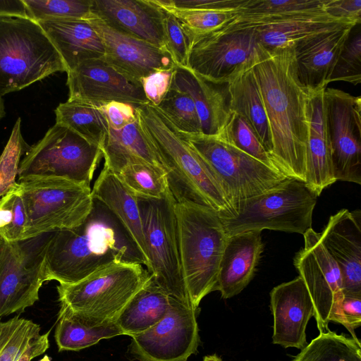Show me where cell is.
<instances>
[{
  "label": "cell",
  "instance_id": "cell-45",
  "mask_svg": "<svg viewBox=\"0 0 361 361\" xmlns=\"http://www.w3.org/2000/svg\"><path fill=\"white\" fill-rule=\"evenodd\" d=\"M163 11L166 49L176 66L187 67L191 39L179 20L171 13Z\"/></svg>",
  "mask_w": 361,
  "mask_h": 361
},
{
  "label": "cell",
  "instance_id": "cell-29",
  "mask_svg": "<svg viewBox=\"0 0 361 361\" xmlns=\"http://www.w3.org/2000/svg\"><path fill=\"white\" fill-rule=\"evenodd\" d=\"M227 90L230 111L247 122L270 156L272 151L271 132L252 67L233 76L227 82Z\"/></svg>",
  "mask_w": 361,
  "mask_h": 361
},
{
  "label": "cell",
  "instance_id": "cell-35",
  "mask_svg": "<svg viewBox=\"0 0 361 361\" xmlns=\"http://www.w3.org/2000/svg\"><path fill=\"white\" fill-rule=\"evenodd\" d=\"M291 361H361L360 342L328 329L320 332Z\"/></svg>",
  "mask_w": 361,
  "mask_h": 361
},
{
  "label": "cell",
  "instance_id": "cell-9",
  "mask_svg": "<svg viewBox=\"0 0 361 361\" xmlns=\"http://www.w3.org/2000/svg\"><path fill=\"white\" fill-rule=\"evenodd\" d=\"M151 274L137 263L114 262L73 284L56 289L61 306L101 320L116 321Z\"/></svg>",
  "mask_w": 361,
  "mask_h": 361
},
{
  "label": "cell",
  "instance_id": "cell-23",
  "mask_svg": "<svg viewBox=\"0 0 361 361\" xmlns=\"http://www.w3.org/2000/svg\"><path fill=\"white\" fill-rule=\"evenodd\" d=\"M264 246L261 231H250L228 238L220 262L216 290L228 299L239 294L250 282Z\"/></svg>",
  "mask_w": 361,
  "mask_h": 361
},
{
  "label": "cell",
  "instance_id": "cell-43",
  "mask_svg": "<svg viewBox=\"0 0 361 361\" xmlns=\"http://www.w3.org/2000/svg\"><path fill=\"white\" fill-rule=\"evenodd\" d=\"M21 120L16 121L10 137L0 156V197L13 190L17 185L20 158L30 148L25 142L20 130Z\"/></svg>",
  "mask_w": 361,
  "mask_h": 361
},
{
  "label": "cell",
  "instance_id": "cell-30",
  "mask_svg": "<svg viewBox=\"0 0 361 361\" xmlns=\"http://www.w3.org/2000/svg\"><path fill=\"white\" fill-rule=\"evenodd\" d=\"M102 151L104 159V166L115 173L127 163L135 161L164 169L153 144L143 132L138 118L119 130L109 126L107 137Z\"/></svg>",
  "mask_w": 361,
  "mask_h": 361
},
{
  "label": "cell",
  "instance_id": "cell-39",
  "mask_svg": "<svg viewBox=\"0 0 361 361\" xmlns=\"http://www.w3.org/2000/svg\"><path fill=\"white\" fill-rule=\"evenodd\" d=\"M34 21L82 19L92 14V0H23Z\"/></svg>",
  "mask_w": 361,
  "mask_h": 361
},
{
  "label": "cell",
  "instance_id": "cell-8",
  "mask_svg": "<svg viewBox=\"0 0 361 361\" xmlns=\"http://www.w3.org/2000/svg\"><path fill=\"white\" fill-rule=\"evenodd\" d=\"M27 228L24 240L81 225L90 214L94 199L90 185L62 178L18 181Z\"/></svg>",
  "mask_w": 361,
  "mask_h": 361
},
{
  "label": "cell",
  "instance_id": "cell-31",
  "mask_svg": "<svg viewBox=\"0 0 361 361\" xmlns=\"http://www.w3.org/2000/svg\"><path fill=\"white\" fill-rule=\"evenodd\" d=\"M54 338L59 351H79L108 339L123 335L114 320H101L61 306Z\"/></svg>",
  "mask_w": 361,
  "mask_h": 361
},
{
  "label": "cell",
  "instance_id": "cell-46",
  "mask_svg": "<svg viewBox=\"0 0 361 361\" xmlns=\"http://www.w3.org/2000/svg\"><path fill=\"white\" fill-rule=\"evenodd\" d=\"M175 68L156 71L140 80L149 103L160 104L171 88Z\"/></svg>",
  "mask_w": 361,
  "mask_h": 361
},
{
  "label": "cell",
  "instance_id": "cell-3",
  "mask_svg": "<svg viewBox=\"0 0 361 361\" xmlns=\"http://www.w3.org/2000/svg\"><path fill=\"white\" fill-rule=\"evenodd\" d=\"M135 111L161 159L176 202L209 207L221 218L231 216L232 210L220 185L167 116L150 103L135 106Z\"/></svg>",
  "mask_w": 361,
  "mask_h": 361
},
{
  "label": "cell",
  "instance_id": "cell-32",
  "mask_svg": "<svg viewBox=\"0 0 361 361\" xmlns=\"http://www.w3.org/2000/svg\"><path fill=\"white\" fill-rule=\"evenodd\" d=\"M172 296L151 278L130 299L118 315L116 322L123 335L130 337L144 333L168 312Z\"/></svg>",
  "mask_w": 361,
  "mask_h": 361
},
{
  "label": "cell",
  "instance_id": "cell-2",
  "mask_svg": "<svg viewBox=\"0 0 361 361\" xmlns=\"http://www.w3.org/2000/svg\"><path fill=\"white\" fill-rule=\"evenodd\" d=\"M114 262L147 265L124 226L97 200L81 225L50 234L45 253L47 281L73 284Z\"/></svg>",
  "mask_w": 361,
  "mask_h": 361
},
{
  "label": "cell",
  "instance_id": "cell-7",
  "mask_svg": "<svg viewBox=\"0 0 361 361\" xmlns=\"http://www.w3.org/2000/svg\"><path fill=\"white\" fill-rule=\"evenodd\" d=\"M180 133L220 185L233 214L240 202L272 190L289 178L219 135Z\"/></svg>",
  "mask_w": 361,
  "mask_h": 361
},
{
  "label": "cell",
  "instance_id": "cell-34",
  "mask_svg": "<svg viewBox=\"0 0 361 361\" xmlns=\"http://www.w3.org/2000/svg\"><path fill=\"white\" fill-rule=\"evenodd\" d=\"M56 123L73 130L101 149L109 132L107 120L100 106L92 103L67 100L55 109Z\"/></svg>",
  "mask_w": 361,
  "mask_h": 361
},
{
  "label": "cell",
  "instance_id": "cell-19",
  "mask_svg": "<svg viewBox=\"0 0 361 361\" xmlns=\"http://www.w3.org/2000/svg\"><path fill=\"white\" fill-rule=\"evenodd\" d=\"M321 241L339 267L343 297L361 298V212L343 209L330 216Z\"/></svg>",
  "mask_w": 361,
  "mask_h": 361
},
{
  "label": "cell",
  "instance_id": "cell-27",
  "mask_svg": "<svg viewBox=\"0 0 361 361\" xmlns=\"http://www.w3.org/2000/svg\"><path fill=\"white\" fill-rule=\"evenodd\" d=\"M92 196L104 204L119 220L144 257L149 271L150 268L137 197L121 181L117 175L104 166L94 181Z\"/></svg>",
  "mask_w": 361,
  "mask_h": 361
},
{
  "label": "cell",
  "instance_id": "cell-33",
  "mask_svg": "<svg viewBox=\"0 0 361 361\" xmlns=\"http://www.w3.org/2000/svg\"><path fill=\"white\" fill-rule=\"evenodd\" d=\"M324 0H245L224 27L256 28L290 16L323 10Z\"/></svg>",
  "mask_w": 361,
  "mask_h": 361
},
{
  "label": "cell",
  "instance_id": "cell-28",
  "mask_svg": "<svg viewBox=\"0 0 361 361\" xmlns=\"http://www.w3.org/2000/svg\"><path fill=\"white\" fill-rule=\"evenodd\" d=\"M348 24L357 25L317 10L290 16L255 30L262 45L274 50L293 47L310 36Z\"/></svg>",
  "mask_w": 361,
  "mask_h": 361
},
{
  "label": "cell",
  "instance_id": "cell-40",
  "mask_svg": "<svg viewBox=\"0 0 361 361\" xmlns=\"http://www.w3.org/2000/svg\"><path fill=\"white\" fill-rule=\"evenodd\" d=\"M39 331V324L18 316L5 322L0 319V361H16Z\"/></svg>",
  "mask_w": 361,
  "mask_h": 361
},
{
  "label": "cell",
  "instance_id": "cell-6",
  "mask_svg": "<svg viewBox=\"0 0 361 361\" xmlns=\"http://www.w3.org/2000/svg\"><path fill=\"white\" fill-rule=\"evenodd\" d=\"M317 196L304 182L287 178L278 186L240 202L221 221L228 237L264 229L304 234L312 228Z\"/></svg>",
  "mask_w": 361,
  "mask_h": 361
},
{
  "label": "cell",
  "instance_id": "cell-22",
  "mask_svg": "<svg viewBox=\"0 0 361 361\" xmlns=\"http://www.w3.org/2000/svg\"><path fill=\"white\" fill-rule=\"evenodd\" d=\"M92 11L112 29L166 50L164 11L152 0H92Z\"/></svg>",
  "mask_w": 361,
  "mask_h": 361
},
{
  "label": "cell",
  "instance_id": "cell-50",
  "mask_svg": "<svg viewBox=\"0 0 361 361\" xmlns=\"http://www.w3.org/2000/svg\"><path fill=\"white\" fill-rule=\"evenodd\" d=\"M342 312L345 322V327L353 339L359 341L355 329L361 325V298L343 297Z\"/></svg>",
  "mask_w": 361,
  "mask_h": 361
},
{
  "label": "cell",
  "instance_id": "cell-36",
  "mask_svg": "<svg viewBox=\"0 0 361 361\" xmlns=\"http://www.w3.org/2000/svg\"><path fill=\"white\" fill-rule=\"evenodd\" d=\"M116 174L137 197L159 199L169 188L166 171L146 162H128Z\"/></svg>",
  "mask_w": 361,
  "mask_h": 361
},
{
  "label": "cell",
  "instance_id": "cell-42",
  "mask_svg": "<svg viewBox=\"0 0 361 361\" xmlns=\"http://www.w3.org/2000/svg\"><path fill=\"white\" fill-rule=\"evenodd\" d=\"M154 4L173 14L190 39L193 36L206 34L221 27L236 13L219 10L178 9Z\"/></svg>",
  "mask_w": 361,
  "mask_h": 361
},
{
  "label": "cell",
  "instance_id": "cell-12",
  "mask_svg": "<svg viewBox=\"0 0 361 361\" xmlns=\"http://www.w3.org/2000/svg\"><path fill=\"white\" fill-rule=\"evenodd\" d=\"M187 68L216 84L227 82L264 54L255 28L221 27L191 37Z\"/></svg>",
  "mask_w": 361,
  "mask_h": 361
},
{
  "label": "cell",
  "instance_id": "cell-54",
  "mask_svg": "<svg viewBox=\"0 0 361 361\" xmlns=\"http://www.w3.org/2000/svg\"><path fill=\"white\" fill-rule=\"evenodd\" d=\"M203 361H222V360L216 355H211L205 356Z\"/></svg>",
  "mask_w": 361,
  "mask_h": 361
},
{
  "label": "cell",
  "instance_id": "cell-49",
  "mask_svg": "<svg viewBox=\"0 0 361 361\" xmlns=\"http://www.w3.org/2000/svg\"><path fill=\"white\" fill-rule=\"evenodd\" d=\"M323 10L329 15L359 25L361 0H324Z\"/></svg>",
  "mask_w": 361,
  "mask_h": 361
},
{
  "label": "cell",
  "instance_id": "cell-56",
  "mask_svg": "<svg viewBox=\"0 0 361 361\" xmlns=\"http://www.w3.org/2000/svg\"><path fill=\"white\" fill-rule=\"evenodd\" d=\"M245 361H250V360H245Z\"/></svg>",
  "mask_w": 361,
  "mask_h": 361
},
{
  "label": "cell",
  "instance_id": "cell-4",
  "mask_svg": "<svg viewBox=\"0 0 361 361\" xmlns=\"http://www.w3.org/2000/svg\"><path fill=\"white\" fill-rule=\"evenodd\" d=\"M179 249L185 289L190 303L216 290L220 262L228 236L219 214L192 203H175Z\"/></svg>",
  "mask_w": 361,
  "mask_h": 361
},
{
  "label": "cell",
  "instance_id": "cell-51",
  "mask_svg": "<svg viewBox=\"0 0 361 361\" xmlns=\"http://www.w3.org/2000/svg\"><path fill=\"white\" fill-rule=\"evenodd\" d=\"M49 331L43 334H38L33 337L16 361H31L45 353L49 347Z\"/></svg>",
  "mask_w": 361,
  "mask_h": 361
},
{
  "label": "cell",
  "instance_id": "cell-15",
  "mask_svg": "<svg viewBox=\"0 0 361 361\" xmlns=\"http://www.w3.org/2000/svg\"><path fill=\"white\" fill-rule=\"evenodd\" d=\"M196 309L172 296L165 317L131 337L128 353L138 361H188L200 344Z\"/></svg>",
  "mask_w": 361,
  "mask_h": 361
},
{
  "label": "cell",
  "instance_id": "cell-24",
  "mask_svg": "<svg viewBox=\"0 0 361 361\" xmlns=\"http://www.w3.org/2000/svg\"><path fill=\"white\" fill-rule=\"evenodd\" d=\"M325 89L309 92L307 103L309 133L305 183L317 197L324 188L336 181L333 173L331 144L325 115Z\"/></svg>",
  "mask_w": 361,
  "mask_h": 361
},
{
  "label": "cell",
  "instance_id": "cell-41",
  "mask_svg": "<svg viewBox=\"0 0 361 361\" xmlns=\"http://www.w3.org/2000/svg\"><path fill=\"white\" fill-rule=\"evenodd\" d=\"M27 216L19 185L0 199V238L6 243L24 240Z\"/></svg>",
  "mask_w": 361,
  "mask_h": 361
},
{
  "label": "cell",
  "instance_id": "cell-1",
  "mask_svg": "<svg viewBox=\"0 0 361 361\" xmlns=\"http://www.w3.org/2000/svg\"><path fill=\"white\" fill-rule=\"evenodd\" d=\"M252 70L269 122L271 159L286 177L305 183L309 91L298 79L293 47L267 49Z\"/></svg>",
  "mask_w": 361,
  "mask_h": 361
},
{
  "label": "cell",
  "instance_id": "cell-26",
  "mask_svg": "<svg viewBox=\"0 0 361 361\" xmlns=\"http://www.w3.org/2000/svg\"><path fill=\"white\" fill-rule=\"evenodd\" d=\"M59 54L66 73L90 59H103V42L87 20L37 21Z\"/></svg>",
  "mask_w": 361,
  "mask_h": 361
},
{
  "label": "cell",
  "instance_id": "cell-44",
  "mask_svg": "<svg viewBox=\"0 0 361 361\" xmlns=\"http://www.w3.org/2000/svg\"><path fill=\"white\" fill-rule=\"evenodd\" d=\"M343 81L354 85L361 82V34L355 35L345 44L339 55L330 82Z\"/></svg>",
  "mask_w": 361,
  "mask_h": 361
},
{
  "label": "cell",
  "instance_id": "cell-21",
  "mask_svg": "<svg viewBox=\"0 0 361 361\" xmlns=\"http://www.w3.org/2000/svg\"><path fill=\"white\" fill-rule=\"evenodd\" d=\"M355 26L348 24L324 31L293 47L297 77L303 87L309 92L327 87L338 58Z\"/></svg>",
  "mask_w": 361,
  "mask_h": 361
},
{
  "label": "cell",
  "instance_id": "cell-20",
  "mask_svg": "<svg viewBox=\"0 0 361 361\" xmlns=\"http://www.w3.org/2000/svg\"><path fill=\"white\" fill-rule=\"evenodd\" d=\"M270 308L274 317L272 343L302 349L307 344L306 328L314 310L300 276L271 290Z\"/></svg>",
  "mask_w": 361,
  "mask_h": 361
},
{
  "label": "cell",
  "instance_id": "cell-17",
  "mask_svg": "<svg viewBox=\"0 0 361 361\" xmlns=\"http://www.w3.org/2000/svg\"><path fill=\"white\" fill-rule=\"evenodd\" d=\"M66 73L68 100L99 106L114 101L134 106L149 103L140 81L119 73L103 59L85 61Z\"/></svg>",
  "mask_w": 361,
  "mask_h": 361
},
{
  "label": "cell",
  "instance_id": "cell-11",
  "mask_svg": "<svg viewBox=\"0 0 361 361\" xmlns=\"http://www.w3.org/2000/svg\"><path fill=\"white\" fill-rule=\"evenodd\" d=\"M137 201L149 258V274L167 293L193 307L183 277L176 200L172 193L168 188L161 198L137 197Z\"/></svg>",
  "mask_w": 361,
  "mask_h": 361
},
{
  "label": "cell",
  "instance_id": "cell-16",
  "mask_svg": "<svg viewBox=\"0 0 361 361\" xmlns=\"http://www.w3.org/2000/svg\"><path fill=\"white\" fill-rule=\"evenodd\" d=\"M324 109L336 180L361 184V98L326 87Z\"/></svg>",
  "mask_w": 361,
  "mask_h": 361
},
{
  "label": "cell",
  "instance_id": "cell-52",
  "mask_svg": "<svg viewBox=\"0 0 361 361\" xmlns=\"http://www.w3.org/2000/svg\"><path fill=\"white\" fill-rule=\"evenodd\" d=\"M0 18H30L23 0H0Z\"/></svg>",
  "mask_w": 361,
  "mask_h": 361
},
{
  "label": "cell",
  "instance_id": "cell-25",
  "mask_svg": "<svg viewBox=\"0 0 361 361\" xmlns=\"http://www.w3.org/2000/svg\"><path fill=\"white\" fill-rule=\"evenodd\" d=\"M171 87L187 92L192 99L200 121L201 133H220L231 114L227 82L213 83L187 67L176 66Z\"/></svg>",
  "mask_w": 361,
  "mask_h": 361
},
{
  "label": "cell",
  "instance_id": "cell-53",
  "mask_svg": "<svg viewBox=\"0 0 361 361\" xmlns=\"http://www.w3.org/2000/svg\"><path fill=\"white\" fill-rule=\"evenodd\" d=\"M8 243L0 238V266L5 257Z\"/></svg>",
  "mask_w": 361,
  "mask_h": 361
},
{
  "label": "cell",
  "instance_id": "cell-14",
  "mask_svg": "<svg viewBox=\"0 0 361 361\" xmlns=\"http://www.w3.org/2000/svg\"><path fill=\"white\" fill-rule=\"evenodd\" d=\"M304 247L295 255L294 265L312 299L317 329L328 330L330 322L344 326L343 281L338 266L323 246L320 233L309 228Z\"/></svg>",
  "mask_w": 361,
  "mask_h": 361
},
{
  "label": "cell",
  "instance_id": "cell-10",
  "mask_svg": "<svg viewBox=\"0 0 361 361\" xmlns=\"http://www.w3.org/2000/svg\"><path fill=\"white\" fill-rule=\"evenodd\" d=\"M103 153L66 126L55 123L20 161L18 181L62 178L90 185Z\"/></svg>",
  "mask_w": 361,
  "mask_h": 361
},
{
  "label": "cell",
  "instance_id": "cell-5",
  "mask_svg": "<svg viewBox=\"0 0 361 361\" xmlns=\"http://www.w3.org/2000/svg\"><path fill=\"white\" fill-rule=\"evenodd\" d=\"M66 68L39 24L0 18V95L20 90Z\"/></svg>",
  "mask_w": 361,
  "mask_h": 361
},
{
  "label": "cell",
  "instance_id": "cell-55",
  "mask_svg": "<svg viewBox=\"0 0 361 361\" xmlns=\"http://www.w3.org/2000/svg\"><path fill=\"white\" fill-rule=\"evenodd\" d=\"M6 115L5 106L2 96L0 95V120L4 118Z\"/></svg>",
  "mask_w": 361,
  "mask_h": 361
},
{
  "label": "cell",
  "instance_id": "cell-47",
  "mask_svg": "<svg viewBox=\"0 0 361 361\" xmlns=\"http://www.w3.org/2000/svg\"><path fill=\"white\" fill-rule=\"evenodd\" d=\"M157 5L178 9L219 10L237 12L245 0H152Z\"/></svg>",
  "mask_w": 361,
  "mask_h": 361
},
{
  "label": "cell",
  "instance_id": "cell-18",
  "mask_svg": "<svg viewBox=\"0 0 361 361\" xmlns=\"http://www.w3.org/2000/svg\"><path fill=\"white\" fill-rule=\"evenodd\" d=\"M87 20L103 42V59L123 75L140 81L156 71L176 68L166 50L112 29L93 13Z\"/></svg>",
  "mask_w": 361,
  "mask_h": 361
},
{
  "label": "cell",
  "instance_id": "cell-38",
  "mask_svg": "<svg viewBox=\"0 0 361 361\" xmlns=\"http://www.w3.org/2000/svg\"><path fill=\"white\" fill-rule=\"evenodd\" d=\"M184 133H201V125L195 103L185 92L171 87L157 106Z\"/></svg>",
  "mask_w": 361,
  "mask_h": 361
},
{
  "label": "cell",
  "instance_id": "cell-13",
  "mask_svg": "<svg viewBox=\"0 0 361 361\" xmlns=\"http://www.w3.org/2000/svg\"><path fill=\"white\" fill-rule=\"evenodd\" d=\"M51 233L8 243L0 266V319L21 313L39 300L47 281L45 253Z\"/></svg>",
  "mask_w": 361,
  "mask_h": 361
},
{
  "label": "cell",
  "instance_id": "cell-48",
  "mask_svg": "<svg viewBox=\"0 0 361 361\" xmlns=\"http://www.w3.org/2000/svg\"><path fill=\"white\" fill-rule=\"evenodd\" d=\"M109 126L119 130L137 120L135 106L122 102H111L100 105Z\"/></svg>",
  "mask_w": 361,
  "mask_h": 361
},
{
  "label": "cell",
  "instance_id": "cell-37",
  "mask_svg": "<svg viewBox=\"0 0 361 361\" xmlns=\"http://www.w3.org/2000/svg\"><path fill=\"white\" fill-rule=\"evenodd\" d=\"M216 135L267 166L279 171L252 128L241 116L231 111L222 130Z\"/></svg>",
  "mask_w": 361,
  "mask_h": 361
}]
</instances>
